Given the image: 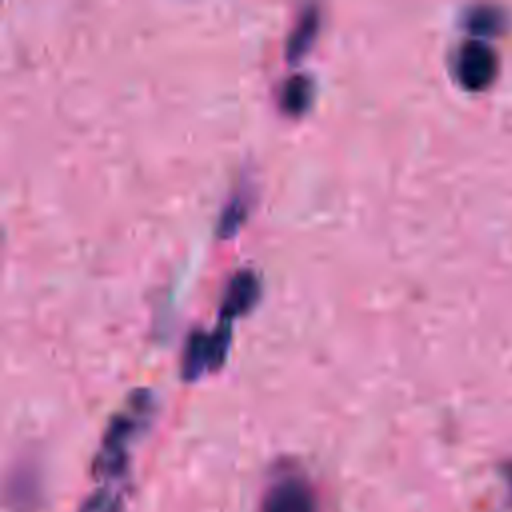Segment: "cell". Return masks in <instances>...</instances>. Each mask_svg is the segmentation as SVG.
<instances>
[{
  "label": "cell",
  "mask_w": 512,
  "mask_h": 512,
  "mask_svg": "<svg viewBox=\"0 0 512 512\" xmlns=\"http://www.w3.org/2000/svg\"><path fill=\"white\" fill-rule=\"evenodd\" d=\"M150 414V400L146 392L142 398L132 400L130 408L122 410L110 420V426L102 438L100 450L94 458V476L112 480L124 474L128 466V448L136 434L142 430L146 418Z\"/></svg>",
  "instance_id": "obj_1"
},
{
  "label": "cell",
  "mask_w": 512,
  "mask_h": 512,
  "mask_svg": "<svg viewBox=\"0 0 512 512\" xmlns=\"http://www.w3.org/2000/svg\"><path fill=\"white\" fill-rule=\"evenodd\" d=\"M230 340V322L220 320L218 326L210 332H194L182 352L180 370L186 380L198 378L206 370H216L228 350Z\"/></svg>",
  "instance_id": "obj_2"
},
{
  "label": "cell",
  "mask_w": 512,
  "mask_h": 512,
  "mask_svg": "<svg viewBox=\"0 0 512 512\" xmlns=\"http://www.w3.org/2000/svg\"><path fill=\"white\" fill-rule=\"evenodd\" d=\"M260 512H318L316 494L304 478L288 474L266 490Z\"/></svg>",
  "instance_id": "obj_3"
},
{
  "label": "cell",
  "mask_w": 512,
  "mask_h": 512,
  "mask_svg": "<svg viewBox=\"0 0 512 512\" xmlns=\"http://www.w3.org/2000/svg\"><path fill=\"white\" fill-rule=\"evenodd\" d=\"M498 70V58L490 46L478 40H468L460 46L456 56L458 80L472 90L490 84Z\"/></svg>",
  "instance_id": "obj_4"
},
{
  "label": "cell",
  "mask_w": 512,
  "mask_h": 512,
  "mask_svg": "<svg viewBox=\"0 0 512 512\" xmlns=\"http://www.w3.org/2000/svg\"><path fill=\"white\" fill-rule=\"evenodd\" d=\"M256 298H258V280H256V276L248 270L236 272L230 278L226 294H224V302H222L224 318L222 320L230 322L234 316L244 314L246 310H250L254 306Z\"/></svg>",
  "instance_id": "obj_5"
},
{
  "label": "cell",
  "mask_w": 512,
  "mask_h": 512,
  "mask_svg": "<svg viewBox=\"0 0 512 512\" xmlns=\"http://www.w3.org/2000/svg\"><path fill=\"white\" fill-rule=\"evenodd\" d=\"M318 24H320V16L316 8H306L302 12V16L298 18V22L294 24L288 44H286V54L290 60H298L300 56H304L308 52V48L312 46L316 32H318Z\"/></svg>",
  "instance_id": "obj_6"
},
{
  "label": "cell",
  "mask_w": 512,
  "mask_h": 512,
  "mask_svg": "<svg viewBox=\"0 0 512 512\" xmlns=\"http://www.w3.org/2000/svg\"><path fill=\"white\" fill-rule=\"evenodd\" d=\"M310 100H312V82L306 76L298 74L284 82L280 90L282 110H286L288 114H300L306 110Z\"/></svg>",
  "instance_id": "obj_7"
},
{
  "label": "cell",
  "mask_w": 512,
  "mask_h": 512,
  "mask_svg": "<svg viewBox=\"0 0 512 512\" xmlns=\"http://www.w3.org/2000/svg\"><path fill=\"white\" fill-rule=\"evenodd\" d=\"M80 512H122V496L112 488H102L90 494Z\"/></svg>",
  "instance_id": "obj_8"
}]
</instances>
